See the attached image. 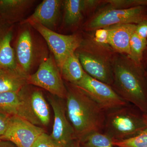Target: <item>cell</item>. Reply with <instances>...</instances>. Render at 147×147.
Returning a JSON list of instances; mask_svg holds the SVG:
<instances>
[{"label":"cell","mask_w":147,"mask_h":147,"mask_svg":"<svg viewBox=\"0 0 147 147\" xmlns=\"http://www.w3.org/2000/svg\"><path fill=\"white\" fill-rule=\"evenodd\" d=\"M111 87L126 102L134 104L144 114L147 113V81L142 65L127 55L119 54L113 66Z\"/></svg>","instance_id":"1"},{"label":"cell","mask_w":147,"mask_h":147,"mask_svg":"<svg viewBox=\"0 0 147 147\" xmlns=\"http://www.w3.org/2000/svg\"><path fill=\"white\" fill-rule=\"evenodd\" d=\"M67 116L79 141L90 133L103 129L106 113L84 92L73 84L66 87Z\"/></svg>","instance_id":"2"},{"label":"cell","mask_w":147,"mask_h":147,"mask_svg":"<svg viewBox=\"0 0 147 147\" xmlns=\"http://www.w3.org/2000/svg\"><path fill=\"white\" fill-rule=\"evenodd\" d=\"M86 73L92 78L112 86L113 66L118 53L108 45L100 44L92 35L83 36L75 52Z\"/></svg>","instance_id":"3"},{"label":"cell","mask_w":147,"mask_h":147,"mask_svg":"<svg viewBox=\"0 0 147 147\" xmlns=\"http://www.w3.org/2000/svg\"><path fill=\"white\" fill-rule=\"evenodd\" d=\"M13 46L17 67L28 75L50 56L47 43L29 24H19Z\"/></svg>","instance_id":"4"},{"label":"cell","mask_w":147,"mask_h":147,"mask_svg":"<svg viewBox=\"0 0 147 147\" xmlns=\"http://www.w3.org/2000/svg\"><path fill=\"white\" fill-rule=\"evenodd\" d=\"M107 113L103 129L114 140L134 137L147 127L143 115L135 113L127 105Z\"/></svg>","instance_id":"5"},{"label":"cell","mask_w":147,"mask_h":147,"mask_svg":"<svg viewBox=\"0 0 147 147\" xmlns=\"http://www.w3.org/2000/svg\"><path fill=\"white\" fill-rule=\"evenodd\" d=\"M147 19V7L116 9L107 5L99 11L83 25L86 32L124 24H137Z\"/></svg>","instance_id":"6"},{"label":"cell","mask_w":147,"mask_h":147,"mask_svg":"<svg viewBox=\"0 0 147 147\" xmlns=\"http://www.w3.org/2000/svg\"><path fill=\"white\" fill-rule=\"evenodd\" d=\"M45 40L60 70L66 59L75 53L81 45L83 35H64L51 30L39 24L31 25Z\"/></svg>","instance_id":"7"},{"label":"cell","mask_w":147,"mask_h":147,"mask_svg":"<svg viewBox=\"0 0 147 147\" xmlns=\"http://www.w3.org/2000/svg\"><path fill=\"white\" fill-rule=\"evenodd\" d=\"M73 85L84 92L105 113L127 105V102L111 86L92 78L87 73Z\"/></svg>","instance_id":"8"},{"label":"cell","mask_w":147,"mask_h":147,"mask_svg":"<svg viewBox=\"0 0 147 147\" xmlns=\"http://www.w3.org/2000/svg\"><path fill=\"white\" fill-rule=\"evenodd\" d=\"M28 83L29 85L46 90L59 98H65L66 97V87L52 54L40 65L35 72L29 75Z\"/></svg>","instance_id":"9"},{"label":"cell","mask_w":147,"mask_h":147,"mask_svg":"<svg viewBox=\"0 0 147 147\" xmlns=\"http://www.w3.org/2000/svg\"><path fill=\"white\" fill-rule=\"evenodd\" d=\"M0 112L9 116H17L40 126L32 111L28 85L18 91L1 93Z\"/></svg>","instance_id":"10"},{"label":"cell","mask_w":147,"mask_h":147,"mask_svg":"<svg viewBox=\"0 0 147 147\" xmlns=\"http://www.w3.org/2000/svg\"><path fill=\"white\" fill-rule=\"evenodd\" d=\"M44 132L41 127L17 116H11L7 128L0 140L10 142L16 147H32Z\"/></svg>","instance_id":"11"},{"label":"cell","mask_w":147,"mask_h":147,"mask_svg":"<svg viewBox=\"0 0 147 147\" xmlns=\"http://www.w3.org/2000/svg\"><path fill=\"white\" fill-rule=\"evenodd\" d=\"M54 114L53 131L50 137L63 147H70L75 139V133L62 102L54 98L49 99Z\"/></svg>","instance_id":"12"},{"label":"cell","mask_w":147,"mask_h":147,"mask_svg":"<svg viewBox=\"0 0 147 147\" xmlns=\"http://www.w3.org/2000/svg\"><path fill=\"white\" fill-rule=\"evenodd\" d=\"M63 1L44 0L37 6L34 12L19 24H39L55 31L61 19Z\"/></svg>","instance_id":"13"},{"label":"cell","mask_w":147,"mask_h":147,"mask_svg":"<svg viewBox=\"0 0 147 147\" xmlns=\"http://www.w3.org/2000/svg\"><path fill=\"white\" fill-rule=\"evenodd\" d=\"M36 2L34 0H0V19L11 25L21 24Z\"/></svg>","instance_id":"14"},{"label":"cell","mask_w":147,"mask_h":147,"mask_svg":"<svg viewBox=\"0 0 147 147\" xmlns=\"http://www.w3.org/2000/svg\"><path fill=\"white\" fill-rule=\"evenodd\" d=\"M136 25L124 24L106 27L109 34L108 45L116 53L129 56V42Z\"/></svg>","instance_id":"15"},{"label":"cell","mask_w":147,"mask_h":147,"mask_svg":"<svg viewBox=\"0 0 147 147\" xmlns=\"http://www.w3.org/2000/svg\"><path fill=\"white\" fill-rule=\"evenodd\" d=\"M14 25L0 19V66L18 68L12 45Z\"/></svg>","instance_id":"16"},{"label":"cell","mask_w":147,"mask_h":147,"mask_svg":"<svg viewBox=\"0 0 147 147\" xmlns=\"http://www.w3.org/2000/svg\"><path fill=\"white\" fill-rule=\"evenodd\" d=\"M29 76L19 68L0 66V93L20 90L28 85Z\"/></svg>","instance_id":"17"},{"label":"cell","mask_w":147,"mask_h":147,"mask_svg":"<svg viewBox=\"0 0 147 147\" xmlns=\"http://www.w3.org/2000/svg\"><path fill=\"white\" fill-rule=\"evenodd\" d=\"M30 96L32 111L40 126H47L50 121V110L42 92L30 88Z\"/></svg>","instance_id":"18"},{"label":"cell","mask_w":147,"mask_h":147,"mask_svg":"<svg viewBox=\"0 0 147 147\" xmlns=\"http://www.w3.org/2000/svg\"><path fill=\"white\" fill-rule=\"evenodd\" d=\"M63 26L67 28L79 26L84 18L81 6V0L63 1Z\"/></svg>","instance_id":"19"},{"label":"cell","mask_w":147,"mask_h":147,"mask_svg":"<svg viewBox=\"0 0 147 147\" xmlns=\"http://www.w3.org/2000/svg\"><path fill=\"white\" fill-rule=\"evenodd\" d=\"M60 71L63 79L72 84L79 82L86 73L75 53L66 59Z\"/></svg>","instance_id":"20"},{"label":"cell","mask_w":147,"mask_h":147,"mask_svg":"<svg viewBox=\"0 0 147 147\" xmlns=\"http://www.w3.org/2000/svg\"><path fill=\"white\" fill-rule=\"evenodd\" d=\"M114 140L101 131H94L85 136L79 142L83 147H114Z\"/></svg>","instance_id":"21"},{"label":"cell","mask_w":147,"mask_h":147,"mask_svg":"<svg viewBox=\"0 0 147 147\" xmlns=\"http://www.w3.org/2000/svg\"><path fill=\"white\" fill-rule=\"evenodd\" d=\"M147 46V40L143 39L134 32L129 42L130 55L128 56L136 63L142 65L143 54Z\"/></svg>","instance_id":"22"},{"label":"cell","mask_w":147,"mask_h":147,"mask_svg":"<svg viewBox=\"0 0 147 147\" xmlns=\"http://www.w3.org/2000/svg\"><path fill=\"white\" fill-rule=\"evenodd\" d=\"M117 147H147V127L139 134L131 138L122 140H114Z\"/></svg>","instance_id":"23"},{"label":"cell","mask_w":147,"mask_h":147,"mask_svg":"<svg viewBox=\"0 0 147 147\" xmlns=\"http://www.w3.org/2000/svg\"><path fill=\"white\" fill-rule=\"evenodd\" d=\"M110 7L116 9H128L138 7H147V0H107L103 1Z\"/></svg>","instance_id":"24"},{"label":"cell","mask_w":147,"mask_h":147,"mask_svg":"<svg viewBox=\"0 0 147 147\" xmlns=\"http://www.w3.org/2000/svg\"><path fill=\"white\" fill-rule=\"evenodd\" d=\"M32 147H63L54 141L50 135L45 132L37 139Z\"/></svg>","instance_id":"25"},{"label":"cell","mask_w":147,"mask_h":147,"mask_svg":"<svg viewBox=\"0 0 147 147\" xmlns=\"http://www.w3.org/2000/svg\"><path fill=\"white\" fill-rule=\"evenodd\" d=\"M94 39L96 42L108 45L109 34L108 29L106 28L99 29L94 31V34L92 35Z\"/></svg>","instance_id":"26"},{"label":"cell","mask_w":147,"mask_h":147,"mask_svg":"<svg viewBox=\"0 0 147 147\" xmlns=\"http://www.w3.org/2000/svg\"><path fill=\"white\" fill-rule=\"evenodd\" d=\"M103 1L98 0H81V6L84 15L95 10Z\"/></svg>","instance_id":"27"},{"label":"cell","mask_w":147,"mask_h":147,"mask_svg":"<svg viewBox=\"0 0 147 147\" xmlns=\"http://www.w3.org/2000/svg\"><path fill=\"white\" fill-rule=\"evenodd\" d=\"M135 32L141 38L147 40V19L136 25Z\"/></svg>","instance_id":"28"},{"label":"cell","mask_w":147,"mask_h":147,"mask_svg":"<svg viewBox=\"0 0 147 147\" xmlns=\"http://www.w3.org/2000/svg\"><path fill=\"white\" fill-rule=\"evenodd\" d=\"M10 117L0 112V137L4 134L6 130Z\"/></svg>","instance_id":"29"},{"label":"cell","mask_w":147,"mask_h":147,"mask_svg":"<svg viewBox=\"0 0 147 147\" xmlns=\"http://www.w3.org/2000/svg\"><path fill=\"white\" fill-rule=\"evenodd\" d=\"M142 65L145 72L147 73V46L143 54Z\"/></svg>","instance_id":"30"},{"label":"cell","mask_w":147,"mask_h":147,"mask_svg":"<svg viewBox=\"0 0 147 147\" xmlns=\"http://www.w3.org/2000/svg\"><path fill=\"white\" fill-rule=\"evenodd\" d=\"M0 147H16L12 143L7 141L0 140Z\"/></svg>","instance_id":"31"},{"label":"cell","mask_w":147,"mask_h":147,"mask_svg":"<svg viewBox=\"0 0 147 147\" xmlns=\"http://www.w3.org/2000/svg\"><path fill=\"white\" fill-rule=\"evenodd\" d=\"M143 116H144V118L145 122H146L147 127V113L144 114V115H143Z\"/></svg>","instance_id":"32"},{"label":"cell","mask_w":147,"mask_h":147,"mask_svg":"<svg viewBox=\"0 0 147 147\" xmlns=\"http://www.w3.org/2000/svg\"><path fill=\"white\" fill-rule=\"evenodd\" d=\"M70 147H81V146L79 143H76V144H73Z\"/></svg>","instance_id":"33"},{"label":"cell","mask_w":147,"mask_h":147,"mask_svg":"<svg viewBox=\"0 0 147 147\" xmlns=\"http://www.w3.org/2000/svg\"><path fill=\"white\" fill-rule=\"evenodd\" d=\"M146 78L147 81V73L146 72Z\"/></svg>","instance_id":"34"}]
</instances>
